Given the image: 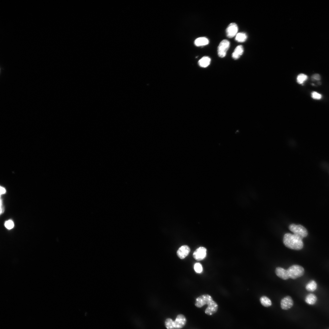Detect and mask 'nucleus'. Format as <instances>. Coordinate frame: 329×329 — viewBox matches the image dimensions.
I'll return each instance as SVG.
<instances>
[{
	"label": "nucleus",
	"mask_w": 329,
	"mask_h": 329,
	"mask_svg": "<svg viewBox=\"0 0 329 329\" xmlns=\"http://www.w3.org/2000/svg\"><path fill=\"white\" fill-rule=\"evenodd\" d=\"M207 304L208 306L205 310V313L209 316L217 312L218 309L217 303L214 301L212 297L208 294H204L197 297L196 299L195 306L198 308H201Z\"/></svg>",
	"instance_id": "1"
},
{
	"label": "nucleus",
	"mask_w": 329,
	"mask_h": 329,
	"mask_svg": "<svg viewBox=\"0 0 329 329\" xmlns=\"http://www.w3.org/2000/svg\"><path fill=\"white\" fill-rule=\"evenodd\" d=\"M283 242L286 247L294 250H300L303 246L302 239L294 234H285L283 237Z\"/></svg>",
	"instance_id": "2"
},
{
	"label": "nucleus",
	"mask_w": 329,
	"mask_h": 329,
	"mask_svg": "<svg viewBox=\"0 0 329 329\" xmlns=\"http://www.w3.org/2000/svg\"><path fill=\"white\" fill-rule=\"evenodd\" d=\"M289 278L296 279L302 276L304 273L303 268L299 265H294L287 269Z\"/></svg>",
	"instance_id": "3"
},
{
	"label": "nucleus",
	"mask_w": 329,
	"mask_h": 329,
	"mask_svg": "<svg viewBox=\"0 0 329 329\" xmlns=\"http://www.w3.org/2000/svg\"><path fill=\"white\" fill-rule=\"evenodd\" d=\"M289 229L293 233V234L299 236L302 239L307 235V230L301 225L292 224L289 226Z\"/></svg>",
	"instance_id": "4"
},
{
	"label": "nucleus",
	"mask_w": 329,
	"mask_h": 329,
	"mask_svg": "<svg viewBox=\"0 0 329 329\" xmlns=\"http://www.w3.org/2000/svg\"><path fill=\"white\" fill-rule=\"evenodd\" d=\"M230 47V43L227 40H224L219 44L218 48L219 56L221 58L225 57Z\"/></svg>",
	"instance_id": "5"
},
{
	"label": "nucleus",
	"mask_w": 329,
	"mask_h": 329,
	"mask_svg": "<svg viewBox=\"0 0 329 329\" xmlns=\"http://www.w3.org/2000/svg\"><path fill=\"white\" fill-rule=\"evenodd\" d=\"M207 249L204 247H201L198 248L194 252L193 257L197 261H202L206 257L207 255Z\"/></svg>",
	"instance_id": "6"
},
{
	"label": "nucleus",
	"mask_w": 329,
	"mask_h": 329,
	"mask_svg": "<svg viewBox=\"0 0 329 329\" xmlns=\"http://www.w3.org/2000/svg\"><path fill=\"white\" fill-rule=\"evenodd\" d=\"M173 323L175 329H181L186 325L187 319L184 315L179 314L177 316Z\"/></svg>",
	"instance_id": "7"
},
{
	"label": "nucleus",
	"mask_w": 329,
	"mask_h": 329,
	"mask_svg": "<svg viewBox=\"0 0 329 329\" xmlns=\"http://www.w3.org/2000/svg\"><path fill=\"white\" fill-rule=\"evenodd\" d=\"M238 30V27L235 23L230 24L226 30V34L227 37L229 38H232L237 34Z\"/></svg>",
	"instance_id": "8"
},
{
	"label": "nucleus",
	"mask_w": 329,
	"mask_h": 329,
	"mask_svg": "<svg viewBox=\"0 0 329 329\" xmlns=\"http://www.w3.org/2000/svg\"><path fill=\"white\" fill-rule=\"evenodd\" d=\"M293 305V300L292 298L289 296L284 297L281 301V307L284 310H287L290 309Z\"/></svg>",
	"instance_id": "9"
},
{
	"label": "nucleus",
	"mask_w": 329,
	"mask_h": 329,
	"mask_svg": "<svg viewBox=\"0 0 329 329\" xmlns=\"http://www.w3.org/2000/svg\"><path fill=\"white\" fill-rule=\"evenodd\" d=\"M191 251L189 247L186 245L181 247L178 250L177 254L180 259H183L187 257Z\"/></svg>",
	"instance_id": "10"
},
{
	"label": "nucleus",
	"mask_w": 329,
	"mask_h": 329,
	"mask_svg": "<svg viewBox=\"0 0 329 329\" xmlns=\"http://www.w3.org/2000/svg\"><path fill=\"white\" fill-rule=\"evenodd\" d=\"M275 272L278 276L283 280H285L289 278L287 270L282 268L277 267Z\"/></svg>",
	"instance_id": "11"
},
{
	"label": "nucleus",
	"mask_w": 329,
	"mask_h": 329,
	"mask_svg": "<svg viewBox=\"0 0 329 329\" xmlns=\"http://www.w3.org/2000/svg\"><path fill=\"white\" fill-rule=\"evenodd\" d=\"M243 48L242 45L237 46L232 54V58L235 60L238 59L243 54Z\"/></svg>",
	"instance_id": "12"
},
{
	"label": "nucleus",
	"mask_w": 329,
	"mask_h": 329,
	"mask_svg": "<svg viewBox=\"0 0 329 329\" xmlns=\"http://www.w3.org/2000/svg\"><path fill=\"white\" fill-rule=\"evenodd\" d=\"M209 43L208 39L204 37H200L196 39L194 41V44L197 47H201L206 46Z\"/></svg>",
	"instance_id": "13"
},
{
	"label": "nucleus",
	"mask_w": 329,
	"mask_h": 329,
	"mask_svg": "<svg viewBox=\"0 0 329 329\" xmlns=\"http://www.w3.org/2000/svg\"><path fill=\"white\" fill-rule=\"evenodd\" d=\"M211 59L208 57L205 56L201 58L198 62L199 66L201 67L205 68L210 64Z\"/></svg>",
	"instance_id": "14"
},
{
	"label": "nucleus",
	"mask_w": 329,
	"mask_h": 329,
	"mask_svg": "<svg viewBox=\"0 0 329 329\" xmlns=\"http://www.w3.org/2000/svg\"><path fill=\"white\" fill-rule=\"evenodd\" d=\"M317 297L315 295L310 293L306 296L305 301L307 304L313 305L317 301Z\"/></svg>",
	"instance_id": "15"
},
{
	"label": "nucleus",
	"mask_w": 329,
	"mask_h": 329,
	"mask_svg": "<svg viewBox=\"0 0 329 329\" xmlns=\"http://www.w3.org/2000/svg\"><path fill=\"white\" fill-rule=\"evenodd\" d=\"M260 301L261 304L265 307H269L272 305L271 300L266 296H262L260 298Z\"/></svg>",
	"instance_id": "16"
},
{
	"label": "nucleus",
	"mask_w": 329,
	"mask_h": 329,
	"mask_svg": "<svg viewBox=\"0 0 329 329\" xmlns=\"http://www.w3.org/2000/svg\"><path fill=\"white\" fill-rule=\"evenodd\" d=\"M317 286V284L315 281L312 280L307 284L306 288L309 291L313 292L316 290Z\"/></svg>",
	"instance_id": "17"
},
{
	"label": "nucleus",
	"mask_w": 329,
	"mask_h": 329,
	"mask_svg": "<svg viewBox=\"0 0 329 329\" xmlns=\"http://www.w3.org/2000/svg\"><path fill=\"white\" fill-rule=\"evenodd\" d=\"M247 38V35L244 33H239L237 34L235 37V40L239 42H243L246 41Z\"/></svg>",
	"instance_id": "18"
},
{
	"label": "nucleus",
	"mask_w": 329,
	"mask_h": 329,
	"mask_svg": "<svg viewBox=\"0 0 329 329\" xmlns=\"http://www.w3.org/2000/svg\"><path fill=\"white\" fill-rule=\"evenodd\" d=\"M173 322L174 320L170 318L166 319L165 322L166 327L167 329H175Z\"/></svg>",
	"instance_id": "19"
},
{
	"label": "nucleus",
	"mask_w": 329,
	"mask_h": 329,
	"mask_svg": "<svg viewBox=\"0 0 329 329\" xmlns=\"http://www.w3.org/2000/svg\"><path fill=\"white\" fill-rule=\"evenodd\" d=\"M308 79V76L303 74L299 75L297 78V82L299 84H302Z\"/></svg>",
	"instance_id": "20"
},
{
	"label": "nucleus",
	"mask_w": 329,
	"mask_h": 329,
	"mask_svg": "<svg viewBox=\"0 0 329 329\" xmlns=\"http://www.w3.org/2000/svg\"><path fill=\"white\" fill-rule=\"evenodd\" d=\"M194 268L195 272L198 273H201L203 271L202 265L199 263H196L195 264Z\"/></svg>",
	"instance_id": "21"
},
{
	"label": "nucleus",
	"mask_w": 329,
	"mask_h": 329,
	"mask_svg": "<svg viewBox=\"0 0 329 329\" xmlns=\"http://www.w3.org/2000/svg\"><path fill=\"white\" fill-rule=\"evenodd\" d=\"M5 227L9 229H12L14 226L13 222L12 220H9L6 222L5 223Z\"/></svg>",
	"instance_id": "22"
},
{
	"label": "nucleus",
	"mask_w": 329,
	"mask_h": 329,
	"mask_svg": "<svg viewBox=\"0 0 329 329\" xmlns=\"http://www.w3.org/2000/svg\"><path fill=\"white\" fill-rule=\"evenodd\" d=\"M312 98L314 100H320L322 98V95L318 93L313 92L311 93Z\"/></svg>",
	"instance_id": "23"
},
{
	"label": "nucleus",
	"mask_w": 329,
	"mask_h": 329,
	"mask_svg": "<svg viewBox=\"0 0 329 329\" xmlns=\"http://www.w3.org/2000/svg\"><path fill=\"white\" fill-rule=\"evenodd\" d=\"M311 79L313 81H320L321 79V77L319 75L315 74L313 75L311 77Z\"/></svg>",
	"instance_id": "24"
},
{
	"label": "nucleus",
	"mask_w": 329,
	"mask_h": 329,
	"mask_svg": "<svg viewBox=\"0 0 329 329\" xmlns=\"http://www.w3.org/2000/svg\"><path fill=\"white\" fill-rule=\"evenodd\" d=\"M6 192V190L4 187H1V195L5 194Z\"/></svg>",
	"instance_id": "25"
},
{
	"label": "nucleus",
	"mask_w": 329,
	"mask_h": 329,
	"mask_svg": "<svg viewBox=\"0 0 329 329\" xmlns=\"http://www.w3.org/2000/svg\"><path fill=\"white\" fill-rule=\"evenodd\" d=\"M4 209L3 205V203L2 199L1 200V214H2L4 212Z\"/></svg>",
	"instance_id": "26"
}]
</instances>
